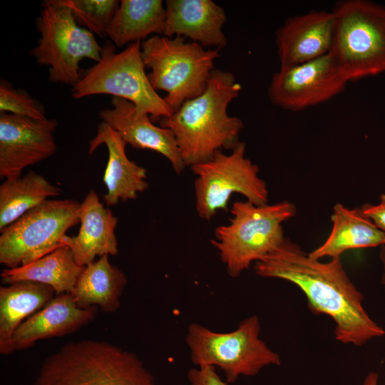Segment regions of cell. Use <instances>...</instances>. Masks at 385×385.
Listing matches in <instances>:
<instances>
[{
	"label": "cell",
	"mask_w": 385,
	"mask_h": 385,
	"mask_svg": "<svg viewBox=\"0 0 385 385\" xmlns=\"http://www.w3.org/2000/svg\"><path fill=\"white\" fill-rule=\"evenodd\" d=\"M126 284L125 273L103 255L83 267L71 294L79 307H98L113 313L120 307Z\"/></svg>",
	"instance_id": "cell-22"
},
{
	"label": "cell",
	"mask_w": 385,
	"mask_h": 385,
	"mask_svg": "<svg viewBox=\"0 0 385 385\" xmlns=\"http://www.w3.org/2000/svg\"><path fill=\"white\" fill-rule=\"evenodd\" d=\"M241 89L232 73L215 68L201 95L159 120L160 127L173 132L185 166L206 161L222 149L232 150L240 142L243 122L229 115L227 108Z\"/></svg>",
	"instance_id": "cell-2"
},
{
	"label": "cell",
	"mask_w": 385,
	"mask_h": 385,
	"mask_svg": "<svg viewBox=\"0 0 385 385\" xmlns=\"http://www.w3.org/2000/svg\"><path fill=\"white\" fill-rule=\"evenodd\" d=\"M349 82L330 53L297 65L280 67L270 81V101L283 109L299 111L331 100Z\"/></svg>",
	"instance_id": "cell-12"
},
{
	"label": "cell",
	"mask_w": 385,
	"mask_h": 385,
	"mask_svg": "<svg viewBox=\"0 0 385 385\" xmlns=\"http://www.w3.org/2000/svg\"><path fill=\"white\" fill-rule=\"evenodd\" d=\"M60 192L56 185L33 170L24 176L4 179L0 185V230Z\"/></svg>",
	"instance_id": "cell-25"
},
{
	"label": "cell",
	"mask_w": 385,
	"mask_h": 385,
	"mask_svg": "<svg viewBox=\"0 0 385 385\" xmlns=\"http://www.w3.org/2000/svg\"><path fill=\"white\" fill-rule=\"evenodd\" d=\"M379 375L374 371L369 372L362 383V385H378Z\"/></svg>",
	"instance_id": "cell-31"
},
{
	"label": "cell",
	"mask_w": 385,
	"mask_h": 385,
	"mask_svg": "<svg viewBox=\"0 0 385 385\" xmlns=\"http://www.w3.org/2000/svg\"><path fill=\"white\" fill-rule=\"evenodd\" d=\"M79 26L101 38L108 36L113 19L119 7L117 0H62Z\"/></svg>",
	"instance_id": "cell-26"
},
{
	"label": "cell",
	"mask_w": 385,
	"mask_h": 385,
	"mask_svg": "<svg viewBox=\"0 0 385 385\" xmlns=\"http://www.w3.org/2000/svg\"><path fill=\"white\" fill-rule=\"evenodd\" d=\"M379 259L381 265V282L385 293V245L381 247L379 251Z\"/></svg>",
	"instance_id": "cell-30"
},
{
	"label": "cell",
	"mask_w": 385,
	"mask_h": 385,
	"mask_svg": "<svg viewBox=\"0 0 385 385\" xmlns=\"http://www.w3.org/2000/svg\"><path fill=\"white\" fill-rule=\"evenodd\" d=\"M189 385H228L213 366H199L190 369L187 374Z\"/></svg>",
	"instance_id": "cell-28"
},
{
	"label": "cell",
	"mask_w": 385,
	"mask_h": 385,
	"mask_svg": "<svg viewBox=\"0 0 385 385\" xmlns=\"http://www.w3.org/2000/svg\"><path fill=\"white\" fill-rule=\"evenodd\" d=\"M50 286L30 281L0 287V353L15 351L13 336L19 325L44 307L54 297Z\"/></svg>",
	"instance_id": "cell-21"
},
{
	"label": "cell",
	"mask_w": 385,
	"mask_h": 385,
	"mask_svg": "<svg viewBox=\"0 0 385 385\" xmlns=\"http://www.w3.org/2000/svg\"><path fill=\"white\" fill-rule=\"evenodd\" d=\"M83 267L65 245L27 265L5 268L1 277L4 284L30 281L50 286L58 294L71 293Z\"/></svg>",
	"instance_id": "cell-23"
},
{
	"label": "cell",
	"mask_w": 385,
	"mask_h": 385,
	"mask_svg": "<svg viewBox=\"0 0 385 385\" xmlns=\"http://www.w3.org/2000/svg\"><path fill=\"white\" fill-rule=\"evenodd\" d=\"M165 16L161 0H122L108 36L115 46L122 47L153 34L163 35Z\"/></svg>",
	"instance_id": "cell-24"
},
{
	"label": "cell",
	"mask_w": 385,
	"mask_h": 385,
	"mask_svg": "<svg viewBox=\"0 0 385 385\" xmlns=\"http://www.w3.org/2000/svg\"><path fill=\"white\" fill-rule=\"evenodd\" d=\"M58 125L54 118L35 120L0 112V177H20L26 168L54 155Z\"/></svg>",
	"instance_id": "cell-13"
},
{
	"label": "cell",
	"mask_w": 385,
	"mask_h": 385,
	"mask_svg": "<svg viewBox=\"0 0 385 385\" xmlns=\"http://www.w3.org/2000/svg\"><path fill=\"white\" fill-rule=\"evenodd\" d=\"M331 221L332 229L327 240L309 252L313 259L339 258L347 250L385 245V233L364 215L361 207L349 209L336 203Z\"/></svg>",
	"instance_id": "cell-20"
},
{
	"label": "cell",
	"mask_w": 385,
	"mask_h": 385,
	"mask_svg": "<svg viewBox=\"0 0 385 385\" xmlns=\"http://www.w3.org/2000/svg\"><path fill=\"white\" fill-rule=\"evenodd\" d=\"M0 112L24 116L35 120H46L43 104L27 91L14 88L5 80L0 82Z\"/></svg>",
	"instance_id": "cell-27"
},
{
	"label": "cell",
	"mask_w": 385,
	"mask_h": 385,
	"mask_svg": "<svg viewBox=\"0 0 385 385\" xmlns=\"http://www.w3.org/2000/svg\"><path fill=\"white\" fill-rule=\"evenodd\" d=\"M245 153L246 145L240 141L230 153L220 150L190 166L195 175V210L200 218L209 221L219 211L227 210L235 193L257 205L268 203L267 183L259 177V167Z\"/></svg>",
	"instance_id": "cell-10"
},
{
	"label": "cell",
	"mask_w": 385,
	"mask_h": 385,
	"mask_svg": "<svg viewBox=\"0 0 385 385\" xmlns=\"http://www.w3.org/2000/svg\"><path fill=\"white\" fill-rule=\"evenodd\" d=\"M361 208L364 215L385 233V194L381 195L377 204L366 203Z\"/></svg>",
	"instance_id": "cell-29"
},
{
	"label": "cell",
	"mask_w": 385,
	"mask_h": 385,
	"mask_svg": "<svg viewBox=\"0 0 385 385\" xmlns=\"http://www.w3.org/2000/svg\"><path fill=\"white\" fill-rule=\"evenodd\" d=\"M96 313V307H79L71 293L58 294L19 325L13 336L14 348L26 349L38 340L76 332L92 322Z\"/></svg>",
	"instance_id": "cell-18"
},
{
	"label": "cell",
	"mask_w": 385,
	"mask_h": 385,
	"mask_svg": "<svg viewBox=\"0 0 385 385\" xmlns=\"http://www.w3.org/2000/svg\"><path fill=\"white\" fill-rule=\"evenodd\" d=\"M101 145H105L108 152L103 175L107 189L103 196L106 205L136 199L148 188L147 170L129 160L125 153L127 143L104 122L98 124L96 136L88 142V153L92 154Z\"/></svg>",
	"instance_id": "cell-17"
},
{
	"label": "cell",
	"mask_w": 385,
	"mask_h": 385,
	"mask_svg": "<svg viewBox=\"0 0 385 385\" xmlns=\"http://www.w3.org/2000/svg\"><path fill=\"white\" fill-rule=\"evenodd\" d=\"M145 68L140 41L129 44L120 52L115 51L112 41H106L100 61L81 73L71 90L72 96L80 99L106 94L123 98L133 103L138 113L148 114L153 123L159 122L173 111L152 86Z\"/></svg>",
	"instance_id": "cell-7"
},
{
	"label": "cell",
	"mask_w": 385,
	"mask_h": 385,
	"mask_svg": "<svg viewBox=\"0 0 385 385\" xmlns=\"http://www.w3.org/2000/svg\"><path fill=\"white\" fill-rule=\"evenodd\" d=\"M333 35L332 11L312 10L287 19L276 31L280 67L300 64L330 53Z\"/></svg>",
	"instance_id": "cell-14"
},
{
	"label": "cell",
	"mask_w": 385,
	"mask_h": 385,
	"mask_svg": "<svg viewBox=\"0 0 385 385\" xmlns=\"http://www.w3.org/2000/svg\"><path fill=\"white\" fill-rule=\"evenodd\" d=\"M80 229L76 236L66 235L63 245L71 250L77 265L85 267L97 256H115L118 253L115 230L118 218L106 207L93 190L81 203Z\"/></svg>",
	"instance_id": "cell-19"
},
{
	"label": "cell",
	"mask_w": 385,
	"mask_h": 385,
	"mask_svg": "<svg viewBox=\"0 0 385 385\" xmlns=\"http://www.w3.org/2000/svg\"><path fill=\"white\" fill-rule=\"evenodd\" d=\"M81 202L47 200L0 230V262L12 269L65 246L66 232L80 223Z\"/></svg>",
	"instance_id": "cell-11"
},
{
	"label": "cell",
	"mask_w": 385,
	"mask_h": 385,
	"mask_svg": "<svg viewBox=\"0 0 385 385\" xmlns=\"http://www.w3.org/2000/svg\"><path fill=\"white\" fill-rule=\"evenodd\" d=\"M34 385H158L135 354L105 341L61 346L41 365Z\"/></svg>",
	"instance_id": "cell-3"
},
{
	"label": "cell",
	"mask_w": 385,
	"mask_h": 385,
	"mask_svg": "<svg viewBox=\"0 0 385 385\" xmlns=\"http://www.w3.org/2000/svg\"><path fill=\"white\" fill-rule=\"evenodd\" d=\"M296 212L295 205L287 200L263 205L235 202L228 223L217 227L210 241L228 274L239 277L275 250L286 238L283 222Z\"/></svg>",
	"instance_id": "cell-4"
},
{
	"label": "cell",
	"mask_w": 385,
	"mask_h": 385,
	"mask_svg": "<svg viewBox=\"0 0 385 385\" xmlns=\"http://www.w3.org/2000/svg\"><path fill=\"white\" fill-rule=\"evenodd\" d=\"M36 27L40 38L29 53L38 64L49 67L50 82L74 86L81 78L80 62L100 61L102 47L94 34L78 26L62 0L43 1Z\"/></svg>",
	"instance_id": "cell-9"
},
{
	"label": "cell",
	"mask_w": 385,
	"mask_h": 385,
	"mask_svg": "<svg viewBox=\"0 0 385 385\" xmlns=\"http://www.w3.org/2000/svg\"><path fill=\"white\" fill-rule=\"evenodd\" d=\"M332 12L330 53L347 81L385 72V6L367 0H343Z\"/></svg>",
	"instance_id": "cell-6"
},
{
	"label": "cell",
	"mask_w": 385,
	"mask_h": 385,
	"mask_svg": "<svg viewBox=\"0 0 385 385\" xmlns=\"http://www.w3.org/2000/svg\"><path fill=\"white\" fill-rule=\"evenodd\" d=\"M163 36L188 38L203 47L224 48V9L211 0H167Z\"/></svg>",
	"instance_id": "cell-16"
},
{
	"label": "cell",
	"mask_w": 385,
	"mask_h": 385,
	"mask_svg": "<svg viewBox=\"0 0 385 385\" xmlns=\"http://www.w3.org/2000/svg\"><path fill=\"white\" fill-rule=\"evenodd\" d=\"M111 108L99 112L102 122L113 128L133 148L148 149L167 158L174 171L180 174L185 167L173 132L157 126L148 114H140L131 102L112 97Z\"/></svg>",
	"instance_id": "cell-15"
},
{
	"label": "cell",
	"mask_w": 385,
	"mask_h": 385,
	"mask_svg": "<svg viewBox=\"0 0 385 385\" xmlns=\"http://www.w3.org/2000/svg\"><path fill=\"white\" fill-rule=\"evenodd\" d=\"M219 48H205L180 36L155 35L141 43L145 66L153 88L163 91L166 103L173 112L206 89Z\"/></svg>",
	"instance_id": "cell-5"
},
{
	"label": "cell",
	"mask_w": 385,
	"mask_h": 385,
	"mask_svg": "<svg viewBox=\"0 0 385 385\" xmlns=\"http://www.w3.org/2000/svg\"><path fill=\"white\" fill-rule=\"evenodd\" d=\"M260 322L252 315L228 332L212 331L198 323L188 326L185 342L197 366L217 367L233 384L241 376H254L268 366H279V355L260 338Z\"/></svg>",
	"instance_id": "cell-8"
},
{
	"label": "cell",
	"mask_w": 385,
	"mask_h": 385,
	"mask_svg": "<svg viewBox=\"0 0 385 385\" xmlns=\"http://www.w3.org/2000/svg\"><path fill=\"white\" fill-rule=\"evenodd\" d=\"M260 277L279 279L297 286L313 313L329 317L336 339L361 346L385 335V329L368 314L364 297L348 276L339 258L315 260L289 238L254 264Z\"/></svg>",
	"instance_id": "cell-1"
}]
</instances>
